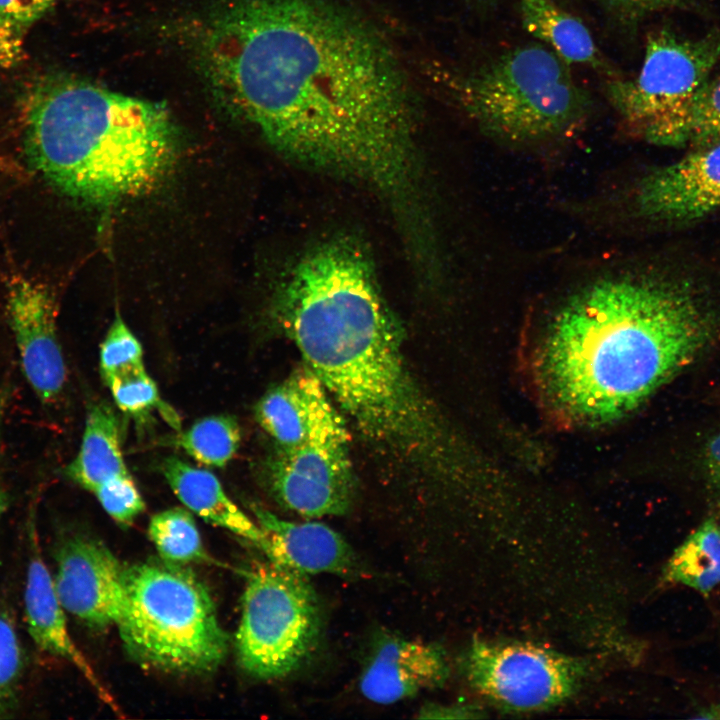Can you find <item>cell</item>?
<instances>
[{
	"mask_svg": "<svg viewBox=\"0 0 720 720\" xmlns=\"http://www.w3.org/2000/svg\"><path fill=\"white\" fill-rule=\"evenodd\" d=\"M206 86L285 157L417 197L411 84L384 37L329 0H225L191 25Z\"/></svg>",
	"mask_w": 720,
	"mask_h": 720,
	"instance_id": "1",
	"label": "cell"
},
{
	"mask_svg": "<svg viewBox=\"0 0 720 720\" xmlns=\"http://www.w3.org/2000/svg\"><path fill=\"white\" fill-rule=\"evenodd\" d=\"M714 328L712 311L686 279L606 270L572 288L549 316L538 383L566 418L611 422L690 365Z\"/></svg>",
	"mask_w": 720,
	"mask_h": 720,
	"instance_id": "2",
	"label": "cell"
},
{
	"mask_svg": "<svg viewBox=\"0 0 720 720\" xmlns=\"http://www.w3.org/2000/svg\"><path fill=\"white\" fill-rule=\"evenodd\" d=\"M272 312L360 432L416 461L430 456L433 415L358 238L338 235L309 249L278 286Z\"/></svg>",
	"mask_w": 720,
	"mask_h": 720,
	"instance_id": "3",
	"label": "cell"
},
{
	"mask_svg": "<svg viewBox=\"0 0 720 720\" xmlns=\"http://www.w3.org/2000/svg\"><path fill=\"white\" fill-rule=\"evenodd\" d=\"M23 112L31 166L87 204L108 206L151 190L178 156V129L164 105L79 77L41 78Z\"/></svg>",
	"mask_w": 720,
	"mask_h": 720,
	"instance_id": "4",
	"label": "cell"
},
{
	"mask_svg": "<svg viewBox=\"0 0 720 720\" xmlns=\"http://www.w3.org/2000/svg\"><path fill=\"white\" fill-rule=\"evenodd\" d=\"M437 72L459 108L487 135L509 144L570 136L590 111V98L568 64L540 43L505 51L471 72Z\"/></svg>",
	"mask_w": 720,
	"mask_h": 720,
	"instance_id": "5",
	"label": "cell"
},
{
	"mask_svg": "<svg viewBox=\"0 0 720 720\" xmlns=\"http://www.w3.org/2000/svg\"><path fill=\"white\" fill-rule=\"evenodd\" d=\"M183 566L161 559L125 567L126 606L117 627L129 654L145 666L212 672L228 638L206 586Z\"/></svg>",
	"mask_w": 720,
	"mask_h": 720,
	"instance_id": "6",
	"label": "cell"
},
{
	"mask_svg": "<svg viewBox=\"0 0 720 720\" xmlns=\"http://www.w3.org/2000/svg\"><path fill=\"white\" fill-rule=\"evenodd\" d=\"M319 599L307 575L269 561L248 573L235 636L242 669L261 680L297 671L318 646Z\"/></svg>",
	"mask_w": 720,
	"mask_h": 720,
	"instance_id": "7",
	"label": "cell"
},
{
	"mask_svg": "<svg viewBox=\"0 0 720 720\" xmlns=\"http://www.w3.org/2000/svg\"><path fill=\"white\" fill-rule=\"evenodd\" d=\"M342 417L331 409L306 438L279 449L264 465L266 488L279 505L306 518L343 515L355 483Z\"/></svg>",
	"mask_w": 720,
	"mask_h": 720,
	"instance_id": "8",
	"label": "cell"
},
{
	"mask_svg": "<svg viewBox=\"0 0 720 720\" xmlns=\"http://www.w3.org/2000/svg\"><path fill=\"white\" fill-rule=\"evenodd\" d=\"M719 58L717 32L689 39L659 30L648 37L639 74L608 83L609 101L627 124L641 131L691 96Z\"/></svg>",
	"mask_w": 720,
	"mask_h": 720,
	"instance_id": "9",
	"label": "cell"
},
{
	"mask_svg": "<svg viewBox=\"0 0 720 720\" xmlns=\"http://www.w3.org/2000/svg\"><path fill=\"white\" fill-rule=\"evenodd\" d=\"M463 666L474 688L519 710L559 703L576 688L582 672L571 658L524 643L474 642Z\"/></svg>",
	"mask_w": 720,
	"mask_h": 720,
	"instance_id": "10",
	"label": "cell"
},
{
	"mask_svg": "<svg viewBox=\"0 0 720 720\" xmlns=\"http://www.w3.org/2000/svg\"><path fill=\"white\" fill-rule=\"evenodd\" d=\"M125 567L102 542L72 536L60 544L53 576L66 612L83 623L118 625L126 606Z\"/></svg>",
	"mask_w": 720,
	"mask_h": 720,
	"instance_id": "11",
	"label": "cell"
},
{
	"mask_svg": "<svg viewBox=\"0 0 720 720\" xmlns=\"http://www.w3.org/2000/svg\"><path fill=\"white\" fill-rule=\"evenodd\" d=\"M5 291L24 376L42 402H53L66 381L55 302L47 288L22 275L10 277Z\"/></svg>",
	"mask_w": 720,
	"mask_h": 720,
	"instance_id": "12",
	"label": "cell"
},
{
	"mask_svg": "<svg viewBox=\"0 0 720 720\" xmlns=\"http://www.w3.org/2000/svg\"><path fill=\"white\" fill-rule=\"evenodd\" d=\"M720 207V142L646 174L636 185L632 208L642 218L689 222Z\"/></svg>",
	"mask_w": 720,
	"mask_h": 720,
	"instance_id": "13",
	"label": "cell"
},
{
	"mask_svg": "<svg viewBox=\"0 0 720 720\" xmlns=\"http://www.w3.org/2000/svg\"><path fill=\"white\" fill-rule=\"evenodd\" d=\"M448 675V662L440 646L382 634L372 646L359 687L366 699L392 704L442 686Z\"/></svg>",
	"mask_w": 720,
	"mask_h": 720,
	"instance_id": "14",
	"label": "cell"
},
{
	"mask_svg": "<svg viewBox=\"0 0 720 720\" xmlns=\"http://www.w3.org/2000/svg\"><path fill=\"white\" fill-rule=\"evenodd\" d=\"M30 557L24 589V614L28 634L43 652L60 657L73 665L114 713L118 703L102 683L85 655L71 637L66 616L39 546L35 525L29 527Z\"/></svg>",
	"mask_w": 720,
	"mask_h": 720,
	"instance_id": "15",
	"label": "cell"
},
{
	"mask_svg": "<svg viewBox=\"0 0 720 720\" xmlns=\"http://www.w3.org/2000/svg\"><path fill=\"white\" fill-rule=\"evenodd\" d=\"M257 523L266 532L268 560L303 574L329 573L344 577L361 574V566L349 543L320 522L295 523L251 504Z\"/></svg>",
	"mask_w": 720,
	"mask_h": 720,
	"instance_id": "16",
	"label": "cell"
},
{
	"mask_svg": "<svg viewBox=\"0 0 720 720\" xmlns=\"http://www.w3.org/2000/svg\"><path fill=\"white\" fill-rule=\"evenodd\" d=\"M332 408L325 387L305 366L263 395L256 404L255 418L277 448L289 449L301 443Z\"/></svg>",
	"mask_w": 720,
	"mask_h": 720,
	"instance_id": "17",
	"label": "cell"
},
{
	"mask_svg": "<svg viewBox=\"0 0 720 720\" xmlns=\"http://www.w3.org/2000/svg\"><path fill=\"white\" fill-rule=\"evenodd\" d=\"M162 472L171 490L188 510L267 552L266 532L228 497L214 474L176 457L163 462Z\"/></svg>",
	"mask_w": 720,
	"mask_h": 720,
	"instance_id": "18",
	"label": "cell"
},
{
	"mask_svg": "<svg viewBox=\"0 0 720 720\" xmlns=\"http://www.w3.org/2000/svg\"><path fill=\"white\" fill-rule=\"evenodd\" d=\"M651 143L701 149L720 142V74L641 130Z\"/></svg>",
	"mask_w": 720,
	"mask_h": 720,
	"instance_id": "19",
	"label": "cell"
},
{
	"mask_svg": "<svg viewBox=\"0 0 720 720\" xmlns=\"http://www.w3.org/2000/svg\"><path fill=\"white\" fill-rule=\"evenodd\" d=\"M127 472L117 414L106 402L91 404L79 451L66 466L65 474L82 488L93 492L107 480Z\"/></svg>",
	"mask_w": 720,
	"mask_h": 720,
	"instance_id": "20",
	"label": "cell"
},
{
	"mask_svg": "<svg viewBox=\"0 0 720 720\" xmlns=\"http://www.w3.org/2000/svg\"><path fill=\"white\" fill-rule=\"evenodd\" d=\"M524 29L541 40L567 64L604 67L598 48L584 23L551 0H520Z\"/></svg>",
	"mask_w": 720,
	"mask_h": 720,
	"instance_id": "21",
	"label": "cell"
},
{
	"mask_svg": "<svg viewBox=\"0 0 720 720\" xmlns=\"http://www.w3.org/2000/svg\"><path fill=\"white\" fill-rule=\"evenodd\" d=\"M662 578L702 594L720 586V524L715 519L700 524L674 550Z\"/></svg>",
	"mask_w": 720,
	"mask_h": 720,
	"instance_id": "22",
	"label": "cell"
},
{
	"mask_svg": "<svg viewBox=\"0 0 720 720\" xmlns=\"http://www.w3.org/2000/svg\"><path fill=\"white\" fill-rule=\"evenodd\" d=\"M149 536L161 559L179 565L210 560L191 513L181 507L151 517Z\"/></svg>",
	"mask_w": 720,
	"mask_h": 720,
	"instance_id": "23",
	"label": "cell"
},
{
	"mask_svg": "<svg viewBox=\"0 0 720 720\" xmlns=\"http://www.w3.org/2000/svg\"><path fill=\"white\" fill-rule=\"evenodd\" d=\"M241 441L238 421L231 415H213L197 420L176 438V444L199 463L225 466Z\"/></svg>",
	"mask_w": 720,
	"mask_h": 720,
	"instance_id": "24",
	"label": "cell"
},
{
	"mask_svg": "<svg viewBox=\"0 0 720 720\" xmlns=\"http://www.w3.org/2000/svg\"><path fill=\"white\" fill-rule=\"evenodd\" d=\"M105 383L122 411L139 415L157 407L170 425L179 429L177 414L161 401L157 386L145 367L111 378Z\"/></svg>",
	"mask_w": 720,
	"mask_h": 720,
	"instance_id": "25",
	"label": "cell"
},
{
	"mask_svg": "<svg viewBox=\"0 0 720 720\" xmlns=\"http://www.w3.org/2000/svg\"><path fill=\"white\" fill-rule=\"evenodd\" d=\"M140 342L116 314L100 349V370L104 381L143 368Z\"/></svg>",
	"mask_w": 720,
	"mask_h": 720,
	"instance_id": "26",
	"label": "cell"
},
{
	"mask_svg": "<svg viewBox=\"0 0 720 720\" xmlns=\"http://www.w3.org/2000/svg\"><path fill=\"white\" fill-rule=\"evenodd\" d=\"M92 493L110 517L122 525L131 524L145 509L129 472L107 480Z\"/></svg>",
	"mask_w": 720,
	"mask_h": 720,
	"instance_id": "27",
	"label": "cell"
},
{
	"mask_svg": "<svg viewBox=\"0 0 720 720\" xmlns=\"http://www.w3.org/2000/svg\"><path fill=\"white\" fill-rule=\"evenodd\" d=\"M23 655L10 617L0 612V714L12 698L22 673Z\"/></svg>",
	"mask_w": 720,
	"mask_h": 720,
	"instance_id": "28",
	"label": "cell"
},
{
	"mask_svg": "<svg viewBox=\"0 0 720 720\" xmlns=\"http://www.w3.org/2000/svg\"><path fill=\"white\" fill-rule=\"evenodd\" d=\"M55 0H0V17L22 28L42 17Z\"/></svg>",
	"mask_w": 720,
	"mask_h": 720,
	"instance_id": "29",
	"label": "cell"
},
{
	"mask_svg": "<svg viewBox=\"0 0 720 720\" xmlns=\"http://www.w3.org/2000/svg\"><path fill=\"white\" fill-rule=\"evenodd\" d=\"M24 28L0 17V69L17 65L24 57Z\"/></svg>",
	"mask_w": 720,
	"mask_h": 720,
	"instance_id": "30",
	"label": "cell"
},
{
	"mask_svg": "<svg viewBox=\"0 0 720 720\" xmlns=\"http://www.w3.org/2000/svg\"><path fill=\"white\" fill-rule=\"evenodd\" d=\"M679 0H602L617 15L639 18L651 12L674 5Z\"/></svg>",
	"mask_w": 720,
	"mask_h": 720,
	"instance_id": "31",
	"label": "cell"
},
{
	"mask_svg": "<svg viewBox=\"0 0 720 720\" xmlns=\"http://www.w3.org/2000/svg\"><path fill=\"white\" fill-rule=\"evenodd\" d=\"M706 477L715 496L720 500V432L713 436L704 451Z\"/></svg>",
	"mask_w": 720,
	"mask_h": 720,
	"instance_id": "32",
	"label": "cell"
},
{
	"mask_svg": "<svg viewBox=\"0 0 720 720\" xmlns=\"http://www.w3.org/2000/svg\"><path fill=\"white\" fill-rule=\"evenodd\" d=\"M472 710L461 706H444L438 704H426L418 711L419 719H446V718H468L473 717Z\"/></svg>",
	"mask_w": 720,
	"mask_h": 720,
	"instance_id": "33",
	"label": "cell"
},
{
	"mask_svg": "<svg viewBox=\"0 0 720 720\" xmlns=\"http://www.w3.org/2000/svg\"><path fill=\"white\" fill-rule=\"evenodd\" d=\"M701 718L720 719V704L713 705L703 711Z\"/></svg>",
	"mask_w": 720,
	"mask_h": 720,
	"instance_id": "34",
	"label": "cell"
},
{
	"mask_svg": "<svg viewBox=\"0 0 720 720\" xmlns=\"http://www.w3.org/2000/svg\"><path fill=\"white\" fill-rule=\"evenodd\" d=\"M5 507H6V496H5L2 488L0 487V519L5 511Z\"/></svg>",
	"mask_w": 720,
	"mask_h": 720,
	"instance_id": "35",
	"label": "cell"
},
{
	"mask_svg": "<svg viewBox=\"0 0 720 720\" xmlns=\"http://www.w3.org/2000/svg\"><path fill=\"white\" fill-rule=\"evenodd\" d=\"M0 169L7 170L8 172L15 170L7 161L0 156Z\"/></svg>",
	"mask_w": 720,
	"mask_h": 720,
	"instance_id": "36",
	"label": "cell"
}]
</instances>
